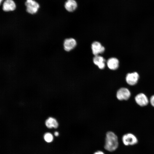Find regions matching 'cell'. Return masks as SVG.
I'll list each match as a JSON object with an SVG mask.
<instances>
[{
    "mask_svg": "<svg viewBox=\"0 0 154 154\" xmlns=\"http://www.w3.org/2000/svg\"><path fill=\"white\" fill-rule=\"evenodd\" d=\"M118 142L117 135L111 131L108 132L106 134L104 148L106 150L112 151L118 147Z\"/></svg>",
    "mask_w": 154,
    "mask_h": 154,
    "instance_id": "cell-1",
    "label": "cell"
},
{
    "mask_svg": "<svg viewBox=\"0 0 154 154\" xmlns=\"http://www.w3.org/2000/svg\"><path fill=\"white\" fill-rule=\"evenodd\" d=\"M122 141L123 144L126 146L135 145L138 142L137 137L131 133H127L123 135Z\"/></svg>",
    "mask_w": 154,
    "mask_h": 154,
    "instance_id": "cell-2",
    "label": "cell"
},
{
    "mask_svg": "<svg viewBox=\"0 0 154 154\" xmlns=\"http://www.w3.org/2000/svg\"><path fill=\"white\" fill-rule=\"evenodd\" d=\"M25 5L27 12L32 14L36 13L39 7L38 3L33 0H27Z\"/></svg>",
    "mask_w": 154,
    "mask_h": 154,
    "instance_id": "cell-3",
    "label": "cell"
},
{
    "mask_svg": "<svg viewBox=\"0 0 154 154\" xmlns=\"http://www.w3.org/2000/svg\"><path fill=\"white\" fill-rule=\"evenodd\" d=\"M131 93L129 90L125 88L119 89L117 92L116 97L120 100H128L130 97Z\"/></svg>",
    "mask_w": 154,
    "mask_h": 154,
    "instance_id": "cell-4",
    "label": "cell"
},
{
    "mask_svg": "<svg viewBox=\"0 0 154 154\" xmlns=\"http://www.w3.org/2000/svg\"><path fill=\"white\" fill-rule=\"evenodd\" d=\"M139 77V75L137 72L129 73L126 75V80L129 85H134L137 83Z\"/></svg>",
    "mask_w": 154,
    "mask_h": 154,
    "instance_id": "cell-5",
    "label": "cell"
},
{
    "mask_svg": "<svg viewBox=\"0 0 154 154\" xmlns=\"http://www.w3.org/2000/svg\"><path fill=\"white\" fill-rule=\"evenodd\" d=\"M91 48L92 53L95 56L103 53L105 50V48L99 42L95 41L92 44Z\"/></svg>",
    "mask_w": 154,
    "mask_h": 154,
    "instance_id": "cell-6",
    "label": "cell"
},
{
    "mask_svg": "<svg viewBox=\"0 0 154 154\" xmlns=\"http://www.w3.org/2000/svg\"><path fill=\"white\" fill-rule=\"evenodd\" d=\"M135 100L137 103L141 106L147 105L149 102L146 96L142 93L137 95L135 97Z\"/></svg>",
    "mask_w": 154,
    "mask_h": 154,
    "instance_id": "cell-7",
    "label": "cell"
},
{
    "mask_svg": "<svg viewBox=\"0 0 154 154\" xmlns=\"http://www.w3.org/2000/svg\"><path fill=\"white\" fill-rule=\"evenodd\" d=\"M76 45V42L75 39L72 38H67L64 42V48L66 51H69L74 48Z\"/></svg>",
    "mask_w": 154,
    "mask_h": 154,
    "instance_id": "cell-8",
    "label": "cell"
},
{
    "mask_svg": "<svg viewBox=\"0 0 154 154\" xmlns=\"http://www.w3.org/2000/svg\"><path fill=\"white\" fill-rule=\"evenodd\" d=\"M16 4L13 0H5L3 5V9L5 11H13L16 8Z\"/></svg>",
    "mask_w": 154,
    "mask_h": 154,
    "instance_id": "cell-9",
    "label": "cell"
},
{
    "mask_svg": "<svg viewBox=\"0 0 154 154\" xmlns=\"http://www.w3.org/2000/svg\"><path fill=\"white\" fill-rule=\"evenodd\" d=\"M93 61L100 69H102L104 68L105 60L102 56L99 55L95 56L93 59Z\"/></svg>",
    "mask_w": 154,
    "mask_h": 154,
    "instance_id": "cell-10",
    "label": "cell"
},
{
    "mask_svg": "<svg viewBox=\"0 0 154 154\" xmlns=\"http://www.w3.org/2000/svg\"><path fill=\"white\" fill-rule=\"evenodd\" d=\"M77 7V3L75 0H67L64 4L65 9L69 12L74 11Z\"/></svg>",
    "mask_w": 154,
    "mask_h": 154,
    "instance_id": "cell-11",
    "label": "cell"
},
{
    "mask_svg": "<svg viewBox=\"0 0 154 154\" xmlns=\"http://www.w3.org/2000/svg\"><path fill=\"white\" fill-rule=\"evenodd\" d=\"M118 60L115 58H111L108 59L107 62V65L108 68L112 70L117 69L119 66Z\"/></svg>",
    "mask_w": 154,
    "mask_h": 154,
    "instance_id": "cell-12",
    "label": "cell"
},
{
    "mask_svg": "<svg viewBox=\"0 0 154 154\" xmlns=\"http://www.w3.org/2000/svg\"><path fill=\"white\" fill-rule=\"evenodd\" d=\"M45 124L46 126L48 128L53 127L56 128L58 125V123L56 119L51 117L48 118L46 121Z\"/></svg>",
    "mask_w": 154,
    "mask_h": 154,
    "instance_id": "cell-13",
    "label": "cell"
},
{
    "mask_svg": "<svg viewBox=\"0 0 154 154\" xmlns=\"http://www.w3.org/2000/svg\"><path fill=\"white\" fill-rule=\"evenodd\" d=\"M44 139L47 142H50L53 140V137L52 134L49 133H47L44 135Z\"/></svg>",
    "mask_w": 154,
    "mask_h": 154,
    "instance_id": "cell-14",
    "label": "cell"
},
{
    "mask_svg": "<svg viewBox=\"0 0 154 154\" xmlns=\"http://www.w3.org/2000/svg\"><path fill=\"white\" fill-rule=\"evenodd\" d=\"M150 102L152 106L154 107V95H153L151 97Z\"/></svg>",
    "mask_w": 154,
    "mask_h": 154,
    "instance_id": "cell-15",
    "label": "cell"
},
{
    "mask_svg": "<svg viewBox=\"0 0 154 154\" xmlns=\"http://www.w3.org/2000/svg\"><path fill=\"white\" fill-rule=\"evenodd\" d=\"M94 154H104L102 152L99 151L96 152Z\"/></svg>",
    "mask_w": 154,
    "mask_h": 154,
    "instance_id": "cell-16",
    "label": "cell"
},
{
    "mask_svg": "<svg viewBox=\"0 0 154 154\" xmlns=\"http://www.w3.org/2000/svg\"><path fill=\"white\" fill-rule=\"evenodd\" d=\"M54 135L55 136H57L59 135V133L58 132L56 131L54 133Z\"/></svg>",
    "mask_w": 154,
    "mask_h": 154,
    "instance_id": "cell-17",
    "label": "cell"
},
{
    "mask_svg": "<svg viewBox=\"0 0 154 154\" xmlns=\"http://www.w3.org/2000/svg\"><path fill=\"white\" fill-rule=\"evenodd\" d=\"M3 0H0V4H1V2Z\"/></svg>",
    "mask_w": 154,
    "mask_h": 154,
    "instance_id": "cell-18",
    "label": "cell"
}]
</instances>
